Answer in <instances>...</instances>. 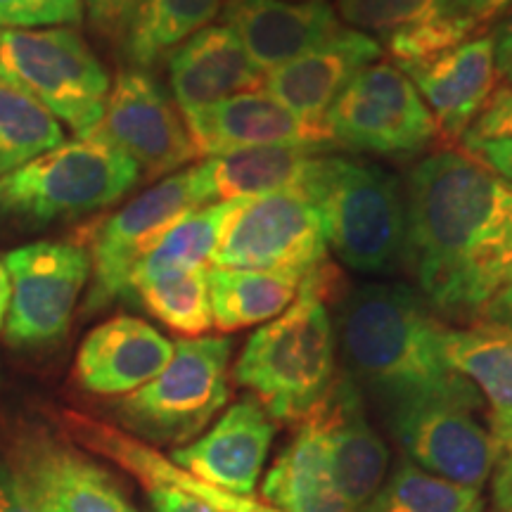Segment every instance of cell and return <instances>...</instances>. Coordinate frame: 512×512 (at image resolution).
<instances>
[{"label":"cell","instance_id":"6da1fadb","mask_svg":"<svg viewBox=\"0 0 512 512\" xmlns=\"http://www.w3.org/2000/svg\"><path fill=\"white\" fill-rule=\"evenodd\" d=\"M406 249L422 299L448 320L475 323L512 283V188L470 155L434 152L408 171Z\"/></svg>","mask_w":512,"mask_h":512},{"label":"cell","instance_id":"7a4b0ae2","mask_svg":"<svg viewBox=\"0 0 512 512\" xmlns=\"http://www.w3.org/2000/svg\"><path fill=\"white\" fill-rule=\"evenodd\" d=\"M441 320L411 287L366 283L339 311V342L351 377H358L389 411L418 401L484 406L472 382L446 363Z\"/></svg>","mask_w":512,"mask_h":512},{"label":"cell","instance_id":"3957f363","mask_svg":"<svg viewBox=\"0 0 512 512\" xmlns=\"http://www.w3.org/2000/svg\"><path fill=\"white\" fill-rule=\"evenodd\" d=\"M337 283L339 273L325 261L304 278L297 299L247 339L235 363V382L273 420L302 422L337 380V337L328 311Z\"/></svg>","mask_w":512,"mask_h":512},{"label":"cell","instance_id":"277c9868","mask_svg":"<svg viewBox=\"0 0 512 512\" xmlns=\"http://www.w3.org/2000/svg\"><path fill=\"white\" fill-rule=\"evenodd\" d=\"M304 195L316 204L325 242L358 273H392L406 249L399 178L368 162L323 155Z\"/></svg>","mask_w":512,"mask_h":512},{"label":"cell","instance_id":"5b68a950","mask_svg":"<svg viewBox=\"0 0 512 512\" xmlns=\"http://www.w3.org/2000/svg\"><path fill=\"white\" fill-rule=\"evenodd\" d=\"M140 169L117 147L76 138L0 178V211L31 221L81 216L119 202Z\"/></svg>","mask_w":512,"mask_h":512},{"label":"cell","instance_id":"8992f818","mask_svg":"<svg viewBox=\"0 0 512 512\" xmlns=\"http://www.w3.org/2000/svg\"><path fill=\"white\" fill-rule=\"evenodd\" d=\"M0 76L74 128L93 136L105 117L110 74L74 29H0Z\"/></svg>","mask_w":512,"mask_h":512},{"label":"cell","instance_id":"52a82bcc","mask_svg":"<svg viewBox=\"0 0 512 512\" xmlns=\"http://www.w3.org/2000/svg\"><path fill=\"white\" fill-rule=\"evenodd\" d=\"M230 351L228 337L181 339L162 373L114 406L117 418L155 444L195 439L230 399Z\"/></svg>","mask_w":512,"mask_h":512},{"label":"cell","instance_id":"ba28073f","mask_svg":"<svg viewBox=\"0 0 512 512\" xmlns=\"http://www.w3.org/2000/svg\"><path fill=\"white\" fill-rule=\"evenodd\" d=\"M335 147L375 157H413L439 138L437 121L413 81L392 62L361 69L325 114Z\"/></svg>","mask_w":512,"mask_h":512},{"label":"cell","instance_id":"9c48e42d","mask_svg":"<svg viewBox=\"0 0 512 512\" xmlns=\"http://www.w3.org/2000/svg\"><path fill=\"white\" fill-rule=\"evenodd\" d=\"M328 259L323 221L302 190L233 202L219 247L211 256L214 268L309 275Z\"/></svg>","mask_w":512,"mask_h":512},{"label":"cell","instance_id":"30bf717a","mask_svg":"<svg viewBox=\"0 0 512 512\" xmlns=\"http://www.w3.org/2000/svg\"><path fill=\"white\" fill-rule=\"evenodd\" d=\"M207 207L197 185L195 166L147 188L126 207L114 211L91 238L93 285L86 311L105 309L114 299L131 297V273L181 216Z\"/></svg>","mask_w":512,"mask_h":512},{"label":"cell","instance_id":"8fae6325","mask_svg":"<svg viewBox=\"0 0 512 512\" xmlns=\"http://www.w3.org/2000/svg\"><path fill=\"white\" fill-rule=\"evenodd\" d=\"M10 275L5 337L15 347L60 339L91 275V256L74 242H34L3 259Z\"/></svg>","mask_w":512,"mask_h":512},{"label":"cell","instance_id":"7c38bea8","mask_svg":"<svg viewBox=\"0 0 512 512\" xmlns=\"http://www.w3.org/2000/svg\"><path fill=\"white\" fill-rule=\"evenodd\" d=\"M475 408L418 401L389 411V427L408 460L434 477L482 491L494 475L498 441Z\"/></svg>","mask_w":512,"mask_h":512},{"label":"cell","instance_id":"4fadbf2b","mask_svg":"<svg viewBox=\"0 0 512 512\" xmlns=\"http://www.w3.org/2000/svg\"><path fill=\"white\" fill-rule=\"evenodd\" d=\"M88 138L117 147L150 181L169 176L197 157L185 121L171 105L169 95L140 69L117 74L105 117Z\"/></svg>","mask_w":512,"mask_h":512},{"label":"cell","instance_id":"5bb4252c","mask_svg":"<svg viewBox=\"0 0 512 512\" xmlns=\"http://www.w3.org/2000/svg\"><path fill=\"white\" fill-rule=\"evenodd\" d=\"M311 415L323 430L339 496L351 512H361L387 479L389 448L366 418L354 377L339 375Z\"/></svg>","mask_w":512,"mask_h":512},{"label":"cell","instance_id":"9a60e30c","mask_svg":"<svg viewBox=\"0 0 512 512\" xmlns=\"http://www.w3.org/2000/svg\"><path fill=\"white\" fill-rule=\"evenodd\" d=\"M275 434L273 418L256 399H242L221 415L204 437L178 446L171 463L233 496H249L264 470Z\"/></svg>","mask_w":512,"mask_h":512},{"label":"cell","instance_id":"2e32d148","mask_svg":"<svg viewBox=\"0 0 512 512\" xmlns=\"http://www.w3.org/2000/svg\"><path fill=\"white\" fill-rule=\"evenodd\" d=\"M221 15L261 72H275L344 29L328 0H223Z\"/></svg>","mask_w":512,"mask_h":512},{"label":"cell","instance_id":"e0dca14e","mask_svg":"<svg viewBox=\"0 0 512 512\" xmlns=\"http://www.w3.org/2000/svg\"><path fill=\"white\" fill-rule=\"evenodd\" d=\"M382 57V43L356 29H342L297 60L266 76V93L306 124L325 128V114L349 81Z\"/></svg>","mask_w":512,"mask_h":512},{"label":"cell","instance_id":"ac0fdd59","mask_svg":"<svg viewBox=\"0 0 512 512\" xmlns=\"http://www.w3.org/2000/svg\"><path fill=\"white\" fill-rule=\"evenodd\" d=\"M197 157H216L226 152L266 145H309L332 150L325 128L306 124L283 102L264 91H249L221 100L197 117L185 121Z\"/></svg>","mask_w":512,"mask_h":512},{"label":"cell","instance_id":"d6986e66","mask_svg":"<svg viewBox=\"0 0 512 512\" xmlns=\"http://www.w3.org/2000/svg\"><path fill=\"white\" fill-rule=\"evenodd\" d=\"M169 81L183 121L233 95L259 91L266 76L247 55L235 31L226 24H209L174 50Z\"/></svg>","mask_w":512,"mask_h":512},{"label":"cell","instance_id":"ffe728a7","mask_svg":"<svg viewBox=\"0 0 512 512\" xmlns=\"http://www.w3.org/2000/svg\"><path fill=\"white\" fill-rule=\"evenodd\" d=\"M12 470L38 512H138L100 465L48 439L27 441Z\"/></svg>","mask_w":512,"mask_h":512},{"label":"cell","instance_id":"44dd1931","mask_svg":"<svg viewBox=\"0 0 512 512\" xmlns=\"http://www.w3.org/2000/svg\"><path fill=\"white\" fill-rule=\"evenodd\" d=\"M437 121L439 136L463 140L496 93L494 43L479 34L430 62L403 69Z\"/></svg>","mask_w":512,"mask_h":512},{"label":"cell","instance_id":"7402d4cb","mask_svg":"<svg viewBox=\"0 0 512 512\" xmlns=\"http://www.w3.org/2000/svg\"><path fill=\"white\" fill-rule=\"evenodd\" d=\"M174 342L145 320L117 316L91 330L76 356L81 387L100 396H126L166 368Z\"/></svg>","mask_w":512,"mask_h":512},{"label":"cell","instance_id":"603a6c76","mask_svg":"<svg viewBox=\"0 0 512 512\" xmlns=\"http://www.w3.org/2000/svg\"><path fill=\"white\" fill-rule=\"evenodd\" d=\"M328 150L309 145H266L207 157L195 166L197 185L209 202H238L283 190H302Z\"/></svg>","mask_w":512,"mask_h":512},{"label":"cell","instance_id":"cb8c5ba5","mask_svg":"<svg viewBox=\"0 0 512 512\" xmlns=\"http://www.w3.org/2000/svg\"><path fill=\"white\" fill-rule=\"evenodd\" d=\"M446 363L477 387L489 403L491 432L512 427V330L489 320L453 328L441 325Z\"/></svg>","mask_w":512,"mask_h":512},{"label":"cell","instance_id":"d4e9b609","mask_svg":"<svg viewBox=\"0 0 512 512\" xmlns=\"http://www.w3.org/2000/svg\"><path fill=\"white\" fill-rule=\"evenodd\" d=\"M261 494L283 512H351L332 479L323 430L311 413L275 458Z\"/></svg>","mask_w":512,"mask_h":512},{"label":"cell","instance_id":"484cf974","mask_svg":"<svg viewBox=\"0 0 512 512\" xmlns=\"http://www.w3.org/2000/svg\"><path fill=\"white\" fill-rule=\"evenodd\" d=\"M302 278L273 271L209 268L211 320L219 332H238L278 318L302 290Z\"/></svg>","mask_w":512,"mask_h":512},{"label":"cell","instance_id":"4316f807","mask_svg":"<svg viewBox=\"0 0 512 512\" xmlns=\"http://www.w3.org/2000/svg\"><path fill=\"white\" fill-rule=\"evenodd\" d=\"M185 339L204 337L214 328L209 304V266L164 268L140 275L131 283V297Z\"/></svg>","mask_w":512,"mask_h":512},{"label":"cell","instance_id":"83f0119b","mask_svg":"<svg viewBox=\"0 0 512 512\" xmlns=\"http://www.w3.org/2000/svg\"><path fill=\"white\" fill-rule=\"evenodd\" d=\"M221 8L223 0H140L126 29V53L138 67H150L209 27Z\"/></svg>","mask_w":512,"mask_h":512},{"label":"cell","instance_id":"f1b7e54d","mask_svg":"<svg viewBox=\"0 0 512 512\" xmlns=\"http://www.w3.org/2000/svg\"><path fill=\"white\" fill-rule=\"evenodd\" d=\"M64 143L60 119L0 76V178Z\"/></svg>","mask_w":512,"mask_h":512},{"label":"cell","instance_id":"f546056e","mask_svg":"<svg viewBox=\"0 0 512 512\" xmlns=\"http://www.w3.org/2000/svg\"><path fill=\"white\" fill-rule=\"evenodd\" d=\"M361 512H484L482 491L434 477L401 460Z\"/></svg>","mask_w":512,"mask_h":512},{"label":"cell","instance_id":"4dcf8cb0","mask_svg":"<svg viewBox=\"0 0 512 512\" xmlns=\"http://www.w3.org/2000/svg\"><path fill=\"white\" fill-rule=\"evenodd\" d=\"M230 209L233 202H219L181 216L138 261L131 273V283L140 275L164 271V268L207 266L219 247Z\"/></svg>","mask_w":512,"mask_h":512},{"label":"cell","instance_id":"1f68e13d","mask_svg":"<svg viewBox=\"0 0 512 512\" xmlns=\"http://www.w3.org/2000/svg\"><path fill=\"white\" fill-rule=\"evenodd\" d=\"M448 15V0H337V17L389 43Z\"/></svg>","mask_w":512,"mask_h":512},{"label":"cell","instance_id":"d6a6232c","mask_svg":"<svg viewBox=\"0 0 512 512\" xmlns=\"http://www.w3.org/2000/svg\"><path fill=\"white\" fill-rule=\"evenodd\" d=\"M81 19L83 0H0V29H50Z\"/></svg>","mask_w":512,"mask_h":512},{"label":"cell","instance_id":"836d02e7","mask_svg":"<svg viewBox=\"0 0 512 512\" xmlns=\"http://www.w3.org/2000/svg\"><path fill=\"white\" fill-rule=\"evenodd\" d=\"M498 138H512V88H496L482 114L463 136V143Z\"/></svg>","mask_w":512,"mask_h":512},{"label":"cell","instance_id":"e575fe53","mask_svg":"<svg viewBox=\"0 0 512 512\" xmlns=\"http://www.w3.org/2000/svg\"><path fill=\"white\" fill-rule=\"evenodd\" d=\"M138 3L140 0H83L93 27L107 36L124 34Z\"/></svg>","mask_w":512,"mask_h":512},{"label":"cell","instance_id":"d590c367","mask_svg":"<svg viewBox=\"0 0 512 512\" xmlns=\"http://www.w3.org/2000/svg\"><path fill=\"white\" fill-rule=\"evenodd\" d=\"M512 5V0H448V15L460 19L475 34L496 24V19Z\"/></svg>","mask_w":512,"mask_h":512},{"label":"cell","instance_id":"8d00e7d4","mask_svg":"<svg viewBox=\"0 0 512 512\" xmlns=\"http://www.w3.org/2000/svg\"><path fill=\"white\" fill-rule=\"evenodd\" d=\"M463 147L512 188V138L477 140V143H463Z\"/></svg>","mask_w":512,"mask_h":512},{"label":"cell","instance_id":"74e56055","mask_svg":"<svg viewBox=\"0 0 512 512\" xmlns=\"http://www.w3.org/2000/svg\"><path fill=\"white\" fill-rule=\"evenodd\" d=\"M498 441V460L494 467V482H491V489H494V508L496 512H503L508 505H512V427L510 430L496 432L494 434Z\"/></svg>","mask_w":512,"mask_h":512},{"label":"cell","instance_id":"f35d334b","mask_svg":"<svg viewBox=\"0 0 512 512\" xmlns=\"http://www.w3.org/2000/svg\"><path fill=\"white\" fill-rule=\"evenodd\" d=\"M491 43H494L496 79L503 81L505 88H512V5L496 19Z\"/></svg>","mask_w":512,"mask_h":512},{"label":"cell","instance_id":"ab89813d","mask_svg":"<svg viewBox=\"0 0 512 512\" xmlns=\"http://www.w3.org/2000/svg\"><path fill=\"white\" fill-rule=\"evenodd\" d=\"M147 489H150V503L155 512H216L200 498L178 491L174 486L150 484Z\"/></svg>","mask_w":512,"mask_h":512},{"label":"cell","instance_id":"60d3db41","mask_svg":"<svg viewBox=\"0 0 512 512\" xmlns=\"http://www.w3.org/2000/svg\"><path fill=\"white\" fill-rule=\"evenodd\" d=\"M0 512H38L19 484L15 470L0 463Z\"/></svg>","mask_w":512,"mask_h":512},{"label":"cell","instance_id":"b9f144b4","mask_svg":"<svg viewBox=\"0 0 512 512\" xmlns=\"http://www.w3.org/2000/svg\"><path fill=\"white\" fill-rule=\"evenodd\" d=\"M479 320H489V323L503 325V328L512 330V283L491 299V304L486 306Z\"/></svg>","mask_w":512,"mask_h":512},{"label":"cell","instance_id":"7bdbcfd3","mask_svg":"<svg viewBox=\"0 0 512 512\" xmlns=\"http://www.w3.org/2000/svg\"><path fill=\"white\" fill-rule=\"evenodd\" d=\"M10 306V275L5 271V264L0 261V328H3L5 316H8Z\"/></svg>","mask_w":512,"mask_h":512},{"label":"cell","instance_id":"ee69618b","mask_svg":"<svg viewBox=\"0 0 512 512\" xmlns=\"http://www.w3.org/2000/svg\"><path fill=\"white\" fill-rule=\"evenodd\" d=\"M238 512H278V510L271 508V505L259 503V501H249L247 508H242V510H238Z\"/></svg>","mask_w":512,"mask_h":512},{"label":"cell","instance_id":"f6af8a7d","mask_svg":"<svg viewBox=\"0 0 512 512\" xmlns=\"http://www.w3.org/2000/svg\"><path fill=\"white\" fill-rule=\"evenodd\" d=\"M503 512H512V505H508V508H505Z\"/></svg>","mask_w":512,"mask_h":512}]
</instances>
